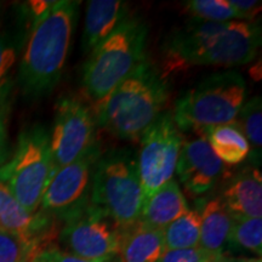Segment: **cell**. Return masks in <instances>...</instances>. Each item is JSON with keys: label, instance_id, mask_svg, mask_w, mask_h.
Segmentation results:
<instances>
[{"label": "cell", "instance_id": "cell-1", "mask_svg": "<svg viewBox=\"0 0 262 262\" xmlns=\"http://www.w3.org/2000/svg\"><path fill=\"white\" fill-rule=\"evenodd\" d=\"M261 38V26L256 22L193 21L172 32L164 42L165 70L175 72L194 66L232 68L247 64L256 57Z\"/></svg>", "mask_w": 262, "mask_h": 262}, {"label": "cell", "instance_id": "cell-2", "mask_svg": "<svg viewBox=\"0 0 262 262\" xmlns=\"http://www.w3.org/2000/svg\"><path fill=\"white\" fill-rule=\"evenodd\" d=\"M79 4L60 0L33 17L18 68V83L25 96L45 97L57 86L70 55Z\"/></svg>", "mask_w": 262, "mask_h": 262}, {"label": "cell", "instance_id": "cell-3", "mask_svg": "<svg viewBox=\"0 0 262 262\" xmlns=\"http://www.w3.org/2000/svg\"><path fill=\"white\" fill-rule=\"evenodd\" d=\"M168 84L145 57L126 78L95 103V120L118 139L136 141L163 113Z\"/></svg>", "mask_w": 262, "mask_h": 262}, {"label": "cell", "instance_id": "cell-4", "mask_svg": "<svg viewBox=\"0 0 262 262\" xmlns=\"http://www.w3.org/2000/svg\"><path fill=\"white\" fill-rule=\"evenodd\" d=\"M148 27L141 18L127 17L89 54L83 68L84 94L96 103L126 78L145 58Z\"/></svg>", "mask_w": 262, "mask_h": 262}, {"label": "cell", "instance_id": "cell-5", "mask_svg": "<svg viewBox=\"0 0 262 262\" xmlns=\"http://www.w3.org/2000/svg\"><path fill=\"white\" fill-rule=\"evenodd\" d=\"M247 98V83L228 70L208 75L176 101L172 119L180 131L234 124Z\"/></svg>", "mask_w": 262, "mask_h": 262}, {"label": "cell", "instance_id": "cell-6", "mask_svg": "<svg viewBox=\"0 0 262 262\" xmlns=\"http://www.w3.org/2000/svg\"><path fill=\"white\" fill-rule=\"evenodd\" d=\"M90 199L120 231L129 229L140 221L145 194L137 160L129 149H113L98 158Z\"/></svg>", "mask_w": 262, "mask_h": 262}, {"label": "cell", "instance_id": "cell-7", "mask_svg": "<svg viewBox=\"0 0 262 262\" xmlns=\"http://www.w3.org/2000/svg\"><path fill=\"white\" fill-rule=\"evenodd\" d=\"M56 172L50 149V134L42 125H32L19 134L15 152L0 165V182L26 210L38 212L41 199Z\"/></svg>", "mask_w": 262, "mask_h": 262}, {"label": "cell", "instance_id": "cell-8", "mask_svg": "<svg viewBox=\"0 0 262 262\" xmlns=\"http://www.w3.org/2000/svg\"><path fill=\"white\" fill-rule=\"evenodd\" d=\"M137 169L145 199L172 180L182 147L171 112H163L141 137Z\"/></svg>", "mask_w": 262, "mask_h": 262}, {"label": "cell", "instance_id": "cell-9", "mask_svg": "<svg viewBox=\"0 0 262 262\" xmlns=\"http://www.w3.org/2000/svg\"><path fill=\"white\" fill-rule=\"evenodd\" d=\"M61 239L67 253L91 261H111L119 255L122 231L102 209L89 203L66 220Z\"/></svg>", "mask_w": 262, "mask_h": 262}, {"label": "cell", "instance_id": "cell-10", "mask_svg": "<svg viewBox=\"0 0 262 262\" xmlns=\"http://www.w3.org/2000/svg\"><path fill=\"white\" fill-rule=\"evenodd\" d=\"M100 157L96 143L86 155L56 170L42 195V211L66 221L83 210L89 204L95 166Z\"/></svg>", "mask_w": 262, "mask_h": 262}, {"label": "cell", "instance_id": "cell-11", "mask_svg": "<svg viewBox=\"0 0 262 262\" xmlns=\"http://www.w3.org/2000/svg\"><path fill=\"white\" fill-rule=\"evenodd\" d=\"M96 120L90 108L78 97L58 100L50 135V149L56 170L79 159L96 145Z\"/></svg>", "mask_w": 262, "mask_h": 262}, {"label": "cell", "instance_id": "cell-12", "mask_svg": "<svg viewBox=\"0 0 262 262\" xmlns=\"http://www.w3.org/2000/svg\"><path fill=\"white\" fill-rule=\"evenodd\" d=\"M225 169V164L203 137L182 142L175 172L191 195H202L214 188Z\"/></svg>", "mask_w": 262, "mask_h": 262}, {"label": "cell", "instance_id": "cell-13", "mask_svg": "<svg viewBox=\"0 0 262 262\" xmlns=\"http://www.w3.org/2000/svg\"><path fill=\"white\" fill-rule=\"evenodd\" d=\"M221 202L232 219H261L262 176L258 169H244L229 180Z\"/></svg>", "mask_w": 262, "mask_h": 262}, {"label": "cell", "instance_id": "cell-14", "mask_svg": "<svg viewBox=\"0 0 262 262\" xmlns=\"http://www.w3.org/2000/svg\"><path fill=\"white\" fill-rule=\"evenodd\" d=\"M50 219L47 212L32 214L0 182V231L31 239H47Z\"/></svg>", "mask_w": 262, "mask_h": 262}, {"label": "cell", "instance_id": "cell-15", "mask_svg": "<svg viewBox=\"0 0 262 262\" xmlns=\"http://www.w3.org/2000/svg\"><path fill=\"white\" fill-rule=\"evenodd\" d=\"M127 18L126 6L119 0H90L88 3L81 49L89 55Z\"/></svg>", "mask_w": 262, "mask_h": 262}, {"label": "cell", "instance_id": "cell-16", "mask_svg": "<svg viewBox=\"0 0 262 262\" xmlns=\"http://www.w3.org/2000/svg\"><path fill=\"white\" fill-rule=\"evenodd\" d=\"M187 210V199L179 183L172 179L145 199L139 222L147 227L164 231Z\"/></svg>", "mask_w": 262, "mask_h": 262}, {"label": "cell", "instance_id": "cell-17", "mask_svg": "<svg viewBox=\"0 0 262 262\" xmlns=\"http://www.w3.org/2000/svg\"><path fill=\"white\" fill-rule=\"evenodd\" d=\"M166 251L163 231L137 222L122 231L120 262H160Z\"/></svg>", "mask_w": 262, "mask_h": 262}, {"label": "cell", "instance_id": "cell-18", "mask_svg": "<svg viewBox=\"0 0 262 262\" xmlns=\"http://www.w3.org/2000/svg\"><path fill=\"white\" fill-rule=\"evenodd\" d=\"M232 224L233 219L220 198L206 202L201 211L199 248L217 260L221 256L225 245L229 242Z\"/></svg>", "mask_w": 262, "mask_h": 262}, {"label": "cell", "instance_id": "cell-19", "mask_svg": "<svg viewBox=\"0 0 262 262\" xmlns=\"http://www.w3.org/2000/svg\"><path fill=\"white\" fill-rule=\"evenodd\" d=\"M224 164L237 165L250 155V146L235 124L209 126L198 131Z\"/></svg>", "mask_w": 262, "mask_h": 262}, {"label": "cell", "instance_id": "cell-20", "mask_svg": "<svg viewBox=\"0 0 262 262\" xmlns=\"http://www.w3.org/2000/svg\"><path fill=\"white\" fill-rule=\"evenodd\" d=\"M166 250L192 249L201 241V211L188 210L163 231Z\"/></svg>", "mask_w": 262, "mask_h": 262}, {"label": "cell", "instance_id": "cell-21", "mask_svg": "<svg viewBox=\"0 0 262 262\" xmlns=\"http://www.w3.org/2000/svg\"><path fill=\"white\" fill-rule=\"evenodd\" d=\"M243 133L250 146V155L260 163L262 147V103L261 96H254L245 101L234 122Z\"/></svg>", "mask_w": 262, "mask_h": 262}, {"label": "cell", "instance_id": "cell-22", "mask_svg": "<svg viewBox=\"0 0 262 262\" xmlns=\"http://www.w3.org/2000/svg\"><path fill=\"white\" fill-rule=\"evenodd\" d=\"M47 248V239L25 238L0 231V262H33Z\"/></svg>", "mask_w": 262, "mask_h": 262}, {"label": "cell", "instance_id": "cell-23", "mask_svg": "<svg viewBox=\"0 0 262 262\" xmlns=\"http://www.w3.org/2000/svg\"><path fill=\"white\" fill-rule=\"evenodd\" d=\"M183 9L193 21L222 24L228 21H239L234 9L228 0H189L183 3Z\"/></svg>", "mask_w": 262, "mask_h": 262}, {"label": "cell", "instance_id": "cell-24", "mask_svg": "<svg viewBox=\"0 0 262 262\" xmlns=\"http://www.w3.org/2000/svg\"><path fill=\"white\" fill-rule=\"evenodd\" d=\"M229 242L261 256L262 219H233Z\"/></svg>", "mask_w": 262, "mask_h": 262}, {"label": "cell", "instance_id": "cell-25", "mask_svg": "<svg viewBox=\"0 0 262 262\" xmlns=\"http://www.w3.org/2000/svg\"><path fill=\"white\" fill-rule=\"evenodd\" d=\"M215 258L201 248L166 250L160 262H214Z\"/></svg>", "mask_w": 262, "mask_h": 262}, {"label": "cell", "instance_id": "cell-26", "mask_svg": "<svg viewBox=\"0 0 262 262\" xmlns=\"http://www.w3.org/2000/svg\"><path fill=\"white\" fill-rule=\"evenodd\" d=\"M17 51H16L15 44L5 35L0 34V83L5 79L6 75L14 67Z\"/></svg>", "mask_w": 262, "mask_h": 262}, {"label": "cell", "instance_id": "cell-27", "mask_svg": "<svg viewBox=\"0 0 262 262\" xmlns=\"http://www.w3.org/2000/svg\"><path fill=\"white\" fill-rule=\"evenodd\" d=\"M229 5L237 12L239 21L254 22L253 19L256 17L261 11V2L255 0H228Z\"/></svg>", "mask_w": 262, "mask_h": 262}, {"label": "cell", "instance_id": "cell-28", "mask_svg": "<svg viewBox=\"0 0 262 262\" xmlns=\"http://www.w3.org/2000/svg\"><path fill=\"white\" fill-rule=\"evenodd\" d=\"M34 262H112V261H91L86 258L75 256L67 251H61L58 249L47 248L44 251L35 257Z\"/></svg>", "mask_w": 262, "mask_h": 262}, {"label": "cell", "instance_id": "cell-29", "mask_svg": "<svg viewBox=\"0 0 262 262\" xmlns=\"http://www.w3.org/2000/svg\"><path fill=\"white\" fill-rule=\"evenodd\" d=\"M8 157V130L4 114L0 111V165L5 163Z\"/></svg>", "mask_w": 262, "mask_h": 262}, {"label": "cell", "instance_id": "cell-30", "mask_svg": "<svg viewBox=\"0 0 262 262\" xmlns=\"http://www.w3.org/2000/svg\"><path fill=\"white\" fill-rule=\"evenodd\" d=\"M238 262H262V260L260 257H257V258H243V260H241Z\"/></svg>", "mask_w": 262, "mask_h": 262}, {"label": "cell", "instance_id": "cell-31", "mask_svg": "<svg viewBox=\"0 0 262 262\" xmlns=\"http://www.w3.org/2000/svg\"><path fill=\"white\" fill-rule=\"evenodd\" d=\"M214 262H232V261H229V260H227V258L220 256V257L217 258V260H215Z\"/></svg>", "mask_w": 262, "mask_h": 262}, {"label": "cell", "instance_id": "cell-32", "mask_svg": "<svg viewBox=\"0 0 262 262\" xmlns=\"http://www.w3.org/2000/svg\"><path fill=\"white\" fill-rule=\"evenodd\" d=\"M33 262H34V261H33Z\"/></svg>", "mask_w": 262, "mask_h": 262}]
</instances>
